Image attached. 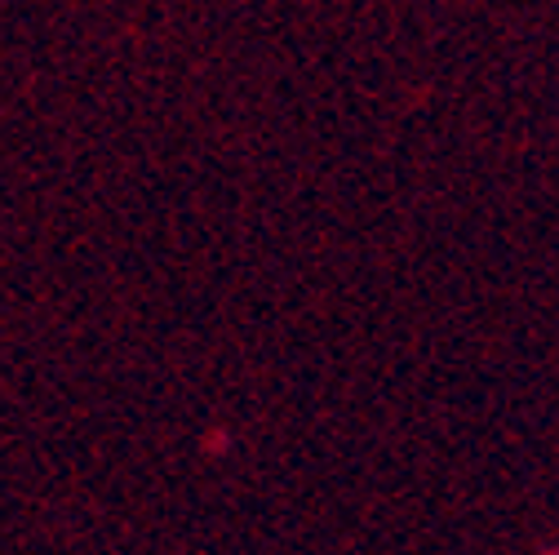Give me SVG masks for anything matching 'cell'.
Listing matches in <instances>:
<instances>
[{
    "label": "cell",
    "instance_id": "6da1fadb",
    "mask_svg": "<svg viewBox=\"0 0 559 555\" xmlns=\"http://www.w3.org/2000/svg\"><path fill=\"white\" fill-rule=\"evenodd\" d=\"M542 555H559V546H555V542H546V546H542Z\"/></svg>",
    "mask_w": 559,
    "mask_h": 555
}]
</instances>
